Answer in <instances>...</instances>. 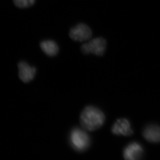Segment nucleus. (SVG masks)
Wrapping results in <instances>:
<instances>
[{
    "label": "nucleus",
    "instance_id": "obj_10",
    "mask_svg": "<svg viewBox=\"0 0 160 160\" xmlns=\"http://www.w3.org/2000/svg\"><path fill=\"white\" fill-rule=\"evenodd\" d=\"M13 2L17 8L24 9L33 6L35 3V0H13Z\"/></svg>",
    "mask_w": 160,
    "mask_h": 160
},
{
    "label": "nucleus",
    "instance_id": "obj_7",
    "mask_svg": "<svg viewBox=\"0 0 160 160\" xmlns=\"http://www.w3.org/2000/svg\"><path fill=\"white\" fill-rule=\"evenodd\" d=\"M112 133L116 135L131 136L133 134L131 125L126 119H119L116 120L112 128Z\"/></svg>",
    "mask_w": 160,
    "mask_h": 160
},
{
    "label": "nucleus",
    "instance_id": "obj_5",
    "mask_svg": "<svg viewBox=\"0 0 160 160\" xmlns=\"http://www.w3.org/2000/svg\"><path fill=\"white\" fill-rule=\"evenodd\" d=\"M144 150L139 143L133 142L126 147L123 152V156L125 160H139L142 157Z\"/></svg>",
    "mask_w": 160,
    "mask_h": 160
},
{
    "label": "nucleus",
    "instance_id": "obj_9",
    "mask_svg": "<svg viewBox=\"0 0 160 160\" xmlns=\"http://www.w3.org/2000/svg\"><path fill=\"white\" fill-rule=\"evenodd\" d=\"M43 52L50 57L56 56L59 52L57 44L53 40H45L41 42L40 44Z\"/></svg>",
    "mask_w": 160,
    "mask_h": 160
},
{
    "label": "nucleus",
    "instance_id": "obj_2",
    "mask_svg": "<svg viewBox=\"0 0 160 160\" xmlns=\"http://www.w3.org/2000/svg\"><path fill=\"white\" fill-rule=\"evenodd\" d=\"M70 143L76 151L83 152L89 147L91 139L86 132L79 128L71 131L69 136Z\"/></svg>",
    "mask_w": 160,
    "mask_h": 160
},
{
    "label": "nucleus",
    "instance_id": "obj_4",
    "mask_svg": "<svg viewBox=\"0 0 160 160\" xmlns=\"http://www.w3.org/2000/svg\"><path fill=\"white\" fill-rule=\"evenodd\" d=\"M92 36V32L87 25L80 23L71 28L69 36L74 41L82 42L90 39Z\"/></svg>",
    "mask_w": 160,
    "mask_h": 160
},
{
    "label": "nucleus",
    "instance_id": "obj_8",
    "mask_svg": "<svg viewBox=\"0 0 160 160\" xmlns=\"http://www.w3.org/2000/svg\"><path fill=\"white\" fill-rule=\"evenodd\" d=\"M143 136L147 141L151 142H160V128L157 125H150L147 127L143 131Z\"/></svg>",
    "mask_w": 160,
    "mask_h": 160
},
{
    "label": "nucleus",
    "instance_id": "obj_1",
    "mask_svg": "<svg viewBox=\"0 0 160 160\" xmlns=\"http://www.w3.org/2000/svg\"><path fill=\"white\" fill-rule=\"evenodd\" d=\"M105 117L101 110L94 106L85 107L80 116V122L85 130L93 131L97 130L104 123Z\"/></svg>",
    "mask_w": 160,
    "mask_h": 160
},
{
    "label": "nucleus",
    "instance_id": "obj_6",
    "mask_svg": "<svg viewBox=\"0 0 160 160\" xmlns=\"http://www.w3.org/2000/svg\"><path fill=\"white\" fill-rule=\"evenodd\" d=\"M19 77L24 83H28L33 80L36 74V69L26 62H20L18 64Z\"/></svg>",
    "mask_w": 160,
    "mask_h": 160
},
{
    "label": "nucleus",
    "instance_id": "obj_3",
    "mask_svg": "<svg viewBox=\"0 0 160 160\" xmlns=\"http://www.w3.org/2000/svg\"><path fill=\"white\" fill-rule=\"evenodd\" d=\"M107 46L106 39L103 38H97L83 44L81 48V52L84 54L93 53L96 56H103Z\"/></svg>",
    "mask_w": 160,
    "mask_h": 160
}]
</instances>
